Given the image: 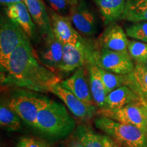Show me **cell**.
Segmentation results:
<instances>
[{
    "label": "cell",
    "mask_w": 147,
    "mask_h": 147,
    "mask_svg": "<svg viewBox=\"0 0 147 147\" xmlns=\"http://www.w3.org/2000/svg\"><path fill=\"white\" fill-rule=\"evenodd\" d=\"M1 82L8 86L46 93L60 83L61 80L56 73L40 61L29 40L18 46L10 55L6 65L1 67Z\"/></svg>",
    "instance_id": "1"
},
{
    "label": "cell",
    "mask_w": 147,
    "mask_h": 147,
    "mask_svg": "<svg viewBox=\"0 0 147 147\" xmlns=\"http://www.w3.org/2000/svg\"><path fill=\"white\" fill-rule=\"evenodd\" d=\"M76 127V121L65 106L49 100L39 110L36 127L42 135L50 139H61L69 135Z\"/></svg>",
    "instance_id": "2"
},
{
    "label": "cell",
    "mask_w": 147,
    "mask_h": 147,
    "mask_svg": "<svg viewBox=\"0 0 147 147\" xmlns=\"http://www.w3.org/2000/svg\"><path fill=\"white\" fill-rule=\"evenodd\" d=\"M95 125L122 147H147V134L137 127L101 116Z\"/></svg>",
    "instance_id": "3"
},
{
    "label": "cell",
    "mask_w": 147,
    "mask_h": 147,
    "mask_svg": "<svg viewBox=\"0 0 147 147\" xmlns=\"http://www.w3.org/2000/svg\"><path fill=\"white\" fill-rule=\"evenodd\" d=\"M38 93L22 88L16 89L12 93L8 104L9 108L24 122L34 129L36 127L38 112L50 100Z\"/></svg>",
    "instance_id": "4"
},
{
    "label": "cell",
    "mask_w": 147,
    "mask_h": 147,
    "mask_svg": "<svg viewBox=\"0 0 147 147\" xmlns=\"http://www.w3.org/2000/svg\"><path fill=\"white\" fill-rule=\"evenodd\" d=\"M93 63L106 71L117 74L127 75L135 68L134 60L127 52H119L104 49L96 45L94 48L88 63Z\"/></svg>",
    "instance_id": "5"
},
{
    "label": "cell",
    "mask_w": 147,
    "mask_h": 147,
    "mask_svg": "<svg viewBox=\"0 0 147 147\" xmlns=\"http://www.w3.org/2000/svg\"><path fill=\"white\" fill-rule=\"evenodd\" d=\"M30 40L18 23L5 14L0 22V64L4 67L12 53L23 42Z\"/></svg>",
    "instance_id": "6"
},
{
    "label": "cell",
    "mask_w": 147,
    "mask_h": 147,
    "mask_svg": "<svg viewBox=\"0 0 147 147\" xmlns=\"http://www.w3.org/2000/svg\"><path fill=\"white\" fill-rule=\"evenodd\" d=\"M97 113L117 122L137 127L147 134V119L142 100L119 109L102 108L99 110Z\"/></svg>",
    "instance_id": "7"
},
{
    "label": "cell",
    "mask_w": 147,
    "mask_h": 147,
    "mask_svg": "<svg viewBox=\"0 0 147 147\" xmlns=\"http://www.w3.org/2000/svg\"><path fill=\"white\" fill-rule=\"evenodd\" d=\"M95 42L81 38L76 45L64 44L63 57L59 71L68 73L88 63Z\"/></svg>",
    "instance_id": "8"
},
{
    "label": "cell",
    "mask_w": 147,
    "mask_h": 147,
    "mask_svg": "<svg viewBox=\"0 0 147 147\" xmlns=\"http://www.w3.org/2000/svg\"><path fill=\"white\" fill-rule=\"evenodd\" d=\"M68 16L72 25L82 36L91 38L98 32L99 22L96 14L85 0H78L71 5Z\"/></svg>",
    "instance_id": "9"
},
{
    "label": "cell",
    "mask_w": 147,
    "mask_h": 147,
    "mask_svg": "<svg viewBox=\"0 0 147 147\" xmlns=\"http://www.w3.org/2000/svg\"><path fill=\"white\" fill-rule=\"evenodd\" d=\"M50 92L59 97L71 113L78 119L89 120L97 113V108L94 105H89L82 102L71 91L62 87L60 83L53 86Z\"/></svg>",
    "instance_id": "10"
},
{
    "label": "cell",
    "mask_w": 147,
    "mask_h": 147,
    "mask_svg": "<svg viewBox=\"0 0 147 147\" xmlns=\"http://www.w3.org/2000/svg\"><path fill=\"white\" fill-rule=\"evenodd\" d=\"M49 17L53 34L63 44L76 45L81 40L80 34L74 28L68 16H63L49 9Z\"/></svg>",
    "instance_id": "11"
},
{
    "label": "cell",
    "mask_w": 147,
    "mask_h": 147,
    "mask_svg": "<svg viewBox=\"0 0 147 147\" xmlns=\"http://www.w3.org/2000/svg\"><path fill=\"white\" fill-rule=\"evenodd\" d=\"M129 40L122 27L115 23L107 25L97 42V46L119 52H127Z\"/></svg>",
    "instance_id": "12"
},
{
    "label": "cell",
    "mask_w": 147,
    "mask_h": 147,
    "mask_svg": "<svg viewBox=\"0 0 147 147\" xmlns=\"http://www.w3.org/2000/svg\"><path fill=\"white\" fill-rule=\"evenodd\" d=\"M63 51V44L54 36L50 40H44L36 55L44 65L56 73L59 69Z\"/></svg>",
    "instance_id": "13"
},
{
    "label": "cell",
    "mask_w": 147,
    "mask_h": 147,
    "mask_svg": "<svg viewBox=\"0 0 147 147\" xmlns=\"http://www.w3.org/2000/svg\"><path fill=\"white\" fill-rule=\"evenodd\" d=\"M25 3L33 21L38 27L40 38L43 40L53 38L55 35L51 27L49 12L43 0H25Z\"/></svg>",
    "instance_id": "14"
},
{
    "label": "cell",
    "mask_w": 147,
    "mask_h": 147,
    "mask_svg": "<svg viewBox=\"0 0 147 147\" xmlns=\"http://www.w3.org/2000/svg\"><path fill=\"white\" fill-rule=\"evenodd\" d=\"M60 84L71 91L82 102L89 105H93L94 100L92 97L91 88L88 84L84 67L77 69L72 76L61 81Z\"/></svg>",
    "instance_id": "15"
},
{
    "label": "cell",
    "mask_w": 147,
    "mask_h": 147,
    "mask_svg": "<svg viewBox=\"0 0 147 147\" xmlns=\"http://www.w3.org/2000/svg\"><path fill=\"white\" fill-rule=\"evenodd\" d=\"M5 14L23 29L29 39L38 41L40 37L38 27L33 21L25 2H20L6 8Z\"/></svg>",
    "instance_id": "16"
},
{
    "label": "cell",
    "mask_w": 147,
    "mask_h": 147,
    "mask_svg": "<svg viewBox=\"0 0 147 147\" xmlns=\"http://www.w3.org/2000/svg\"><path fill=\"white\" fill-rule=\"evenodd\" d=\"M142 101L136 93L127 85H123L110 93L106 98L105 109H119L123 106Z\"/></svg>",
    "instance_id": "17"
},
{
    "label": "cell",
    "mask_w": 147,
    "mask_h": 147,
    "mask_svg": "<svg viewBox=\"0 0 147 147\" xmlns=\"http://www.w3.org/2000/svg\"><path fill=\"white\" fill-rule=\"evenodd\" d=\"M100 10L104 25L121 20L123 14L127 0H93Z\"/></svg>",
    "instance_id": "18"
},
{
    "label": "cell",
    "mask_w": 147,
    "mask_h": 147,
    "mask_svg": "<svg viewBox=\"0 0 147 147\" xmlns=\"http://www.w3.org/2000/svg\"><path fill=\"white\" fill-rule=\"evenodd\" d=\"M125 85L129 87L144 102H147V68L136 64L134 71L126 75Z\"/></svg>",
    "instance_id": "19"
},
{
    "label": "cell",
    "mask_w": 147,
    "mask_h": 147,
    "mask_svg": "<svg viewBox=\"0 0 147 147\" xmlns=\"http://www.w3.org/2000/svg\"><path fill=\"white\" fill-rule=\"evenodd\" d=\"M89 71L90 88L92 97L96 105L100 109L105 106L106 98L107 96L105 87L98 66L93 63H87Z\"/></svg>",
    "instance_id": "20"
},
{
    "label": "cell",
    "mask_w": 147,
    "mask_h": 147,
    "mask_svg": "<svg viewBox=\"0 0 147 147\" xmlns=\"http://www.w3.org/2000/svg\"><path fill=\"white\" fill-rule=\"evenodd\" d=\"M121 19L128 21H147V0H127Z\"/></svg>",
    "instance_id": "21"
},
{
    "label": "cell",
    "mask_w": 147,
    "mask_h": 147,
    "mask_svg": "<svg viewBox=\"0 0 147 147\" xmlns=\"http://www.w3.org/2000/svg\"><path fill=\"white\" fill-rule=\"evenodd\" d=\"M76 136L84 147H104L102 135L95 133L85 125H79L76 129Z\"/></svg>",
    "instance_id": "22"
},
{
    "label": "cell",
    "mask_w": 147,
    "mask_h": 147,
    "mask_svg": "<svg viewBox=\"0 0 147 147\" xmlns=\"http://www.w3.org/2000/svg\"><path fill=\"white\" fill-rule=\"evenodd\" d=\"M0 124L1 127L8 131H16L21 128L19 116L2 104L0 108Z\"/></svg>",
    "instance_id": "23"
},
{
    "label": "cell",
    "mask_w": 147,
    "mask_h": 147,
    "mask_svg": "<svg viewBox=\"0 0 147 147\" xmlns=\"http://www.w3.org/2000/svg\"><path fill=\"white\" fill-rule=\"evenodd\" d=\"M99 68H100L101 76H102L107 95L114 90L125 85L126 75L117 74L106 71L100 67Z\"/></svg>",
    "instance_id": "24"
},
{
    "label": "cell",
    "mask_w": 147,
    "mask_h": 147,
    "mask_svg": "<svg viewBox=\"0 0 147 147\" xmlns=\"http://www.w3.org/2000/svg\"><path fill=\"white\" fill-rule=\"evenodd\" d=\"M128 51L136 64L145 65L147 61V43L131 40L129 42Z\"/></svg>",
    "instance_id": "25"
},
{
    "label": "cell",
    "mask_w": 147,
    "mask_h": 147,
    "mask_svg": "<svg viewBox=\"0 0 147 147\" xmlns=\"http://www.w3.org/2000/svg\"><path fill=\"white\" fill-rule=\"evenodd\" d=\"M127 36L147 43V21L134 23L126 27Z\"/></svg>",
    "instance_id": "26"
},
{
    "label": "cell",
    "mask_w": 147,
    "mask_h": 147,
    "mask_svg": "<svg viewBox=\"0 0 147 147\" xmlns=\"http://www.w3.org/2000/svg\"><path fill=\"white\" fill-rule=\"evenodd\" d=\"M51 9L58 14L68 16L71 5L68 0H45Z\"/></svg>",
    "instance_id": "27"
},
{
    "label": "cell",
    "mask_w": 147,
    "mask_h": 147,
    "mask_svg": "<svg viewBox=\"0 0 147 147\" xmlns=\"http://www.w3.org/2000/svg\"><path fill=\"white\" fill-rule=\"evenodd\" d=\"M17 147H49L47 143L33 138H22L19 140Z\"/></svg>",
    "instance_id": "28"
},
{
    "label": "cell",
    "mask_w": 147,
    "mask_h": 147,
    "mask_svg": "<svg viewBox=\"0 0 147 147\" xmlns=\"http://www.w3.org/2000/svg\"><path fill=\"white\" fill-rule=\"evenodd\" d=\"M103 142L104 147H122L117 144L115 141H114L111 138L107 136H102Z\"/></svg>",
    "instance_id": "29"
},
{
    "label": "cell",
    "mask_w": 147,
    "mask_h": 147,
    "mask_svg": "<svg viewBox=\"0 0 147 147\" xmlns=\"http://www.w3.org/2000/svg\"><path fill=\"white\" fill-rule=\"evenodd\" d=\"M25 0H0L1 5L5 6L6 8L10 6V5L16 4V3L20 2H25Z\"/></svg>",
    "instance_id": "30"
},
{
    "label": "cell",
    "mask_w": 147,
    "mask_h": 147,
    "mask_svg": "<svg viewBox=\"0 0 147 147\" xmlns=\"http://www.w3.org/2000/svg\"><path fill=\"white\" fill-rule=\"evenodd\" d=\"M71 147H84V146L79 141H78V142L76 141V142L72 143V144L71 145Z\"/></svg>",
    "instance_id": "31"
},
{
    "label": "cell",
    "mask_w": 147,
    "mask_h": 147,
    "mask_svg": "<svg viewBox=\"0 0 147 147\" xmlns=\"http://www.w3.org/2000/svg\"><path fill=\"white\" fill-rule=\"evenodd\" d=\"M142 102H143V104H144L145 111H146V119H147V102H144V101H142Z\"/></svg>",
    "instance_id": "32"
},
{
    "label": "cell",
    "mask_w": 147,
    "mask_h": 147,
    "mask_svg": "<svg viewBox=\"0 0 147 147\" xmlns=\"http://www.w3.org/2000/svg\"><path fill=\"white\" fill-rule=\"evenodd\" d=\"M68 1L71 3V5H74V4H75V3H76L77 2H78V0H68Z\"/></svg>",
    "instance_id": "33"
},
{
    "label": "cell",
    "mask_w": 147,
    "mask_h": 147,
    "mask_svg": "<svg viewBox=\"0 0 147 147\" xmlns=\"http://www.w3.org/2000/svg\"><path fill=\"white\" fill-rule=\"evenodd\" d=\"M145 66H146V68H147V61L146 62V63H145V65H144Z\"/></svg>",
    "instance_id": "34"
}]
</instances>
